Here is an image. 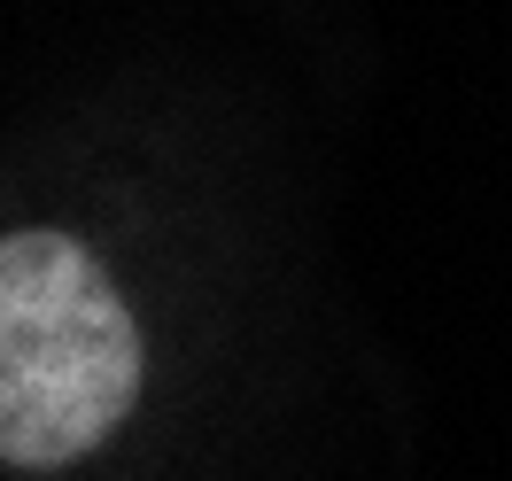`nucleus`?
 <instances>
[{
    "mask_svg": "<svg viewBox=\"0 0 512 481\" xmlns=\"http://www.w3.org/2000/svg\"><path fill=\"white\" fill-rule=\"evenodd\" d=\"M132 396L140 334L117 280L63 233H0V458L70 466Z\"/></svg>",
    "mask_w": 512,
    "mask_h": 481,
    "instance_id": "nucleus-1",
    "label": "nucleus"
}]
</instances>
